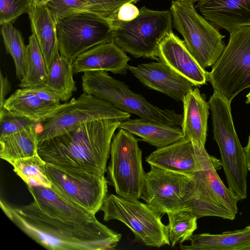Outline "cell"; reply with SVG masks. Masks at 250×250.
<instances>
[{
    "instance_id": "cell-5",
    "label": "cell",
    "mask_w": 250,
    "mask_h": 250,
    "mask_svg": "<svg viewBox=\"0 0 250 250\" xmlns=\"http://www.w3.org/2000/svg\"><path fill=\"white\" fill-rule=\"evenodd\" d=\"M169 10L174 26L191 54L204 69L212 66L225 47V36L193 4L172 0Z\"/></svg>"
},
{
    "instance_id": "cell-20",
    "label": "cell",
    "mask_w": 250,
    "mask_h": 250,
    "mask_svg": "<svg viewBox=\"0 0 250 250\" xmlns=\"http://www.w3.org/2000/svg\"><path fill=\"white\" fill-rule=\"evenodd\" d=\"M183 138L204 146L207 139L209 105L196 87L184 97Z\"/></svg>"
},
{
    "instance_id": "cell-42",
    "label": "cell",
    "mask_w": 250,
    "mask_h": 250,
    "mask_svg": "<svg viewBox=\"0 0 250 250\" xmlns=\"http://www.w3.org/2000/svg\"></svg>"
},
{
    "instance_id": "cell-8",
    "label": "cell",
    "mask_w": 250,
    "mask_h": 250,
    "mask_svg": "<svg viewBox=\"0 0 250 250\" xmlns=\"http://www.w3.org/2000/svg\"><path fill=\"white\" fill-rule=\"evenodd\" d=\"M130 117V114L117 108L110 103L83 92L78 98H73L61 104L53 114L40 124L39 143L89 122L106 119L123 122Z\"/></svg>"
},
{
    "instance_id": "cell-9",
    "label": "cell",
    "mask_w": 250,
    "mask_h": 250,
    "mask_svg": "<svg viewBox=\"0 0 250 250\" xmlns=\"http://www.w3.org/2000/svg\"><path fill=\"white\" fill-rule=\"evenodd\" d=\"M107 167L109 183L121 197L141 198L146 173L142 152L133 134L120 128L114 136Z\"/></svg>"
},
{
    "instance_id": "cell-16",
    "label": "cell",
    "mask_w": 250,
    "mask_h": 250,
    "mask_svg": "<svg viewBox=\"0 0 250 250\" xmlns=\"http://www.w3.org/2000/svg\"><path fill=\"white\" fill-rule=\"evenodd\" d=\"M128 70L145 85L177 101L183 102L188 91L197 87L159 61L136 66L128 65Z\"/></svg>"
},
{
    "instance_id": "cell-2",
    "label": "cell",
    "mask_w": 250,
    "mask_h": 250,
    "mask_svg": "<svg viewBox=\"0 0 250 250\" xmlns=\"http://www.w3.org/2000/svg\"><path fill=\"white\" fill-rule=\"evenodd\" d=\"M121 122L106 119L81 125L39 143L38 154L47 164L104 175L112 139Z\"/></svg>"
},
{
    "instance_id": "cell-18",
    "label": "cell",
    "mask_w": 250,
    "mask_h": 250,
    "mask_svg": "<svg viewBox=\"0 0 250 250\" xmlns=\"http://www.w3.org/2000/svg\"><path fill=\"white\" fill-rule=\"evenodd\" d=\"M195 8L216 27L229 33L250 26V0H200Z\"/></svg>"
},
{
    "instance_id": "cell-26",
    "label": "cell",
    "mask_w": 250,
    "mask_h": 250,
    "mask_svg": "<svg viewBox=\"0 0 250 250\" xmlns=\"http://www.w3.org/2000/svg\"><path fill=\"white\" fill-rule=\"evenodd\" d=\"M73 62L59 55L53 62L44 85L62 102H67L77 90L73 79Z\"/></svg>"
},
{
    "instance_id": "cell-38",
    "label": "cell",
    "mask_w": 250,
    "mask_h": 250,
    "mask_svg": "<svg viewBox=\"0 0 250 250\" xmlns=\"http://www.w3.org/2000/svg\"><path fill=\"white\" fill-rule=\"evenodd\" d=\"M244 148L248 170L250 171V134L248 138V144Z\"/></svg>"
},
{
    "instance_id": "cell-10",
    "label": "cell",
    "mask_w": 250,
    "mask_h": 250,
    "mask_svg": "<svg viewBox=\"0 0 250 250\" xmlns=\"http://www.w3.org/2000/svg\"><path fill=\"white\" fill-rule=\"evenodd\" d=\"M60 54L73 62L81 54L102 43L113 42L108 21L92 13L72 15L57 23Z\"/></svg>"
},
{
    "instance_id": "cell-24",
    "label": "cell",
    "mask_w": 250,
    "mask_h": 250,
    "mask_svg": "<svg viewBox=\"0 0 250 250\" xmlns=\"http://www.w3.org/2000/svg\"><path fill=\"white\" fill-rule=\"evenodd\" d=\"M189 245L180 244L183 250H246L250 247V225L241 229L219 234L192 235Z\"/></svg>"
},
{
    "instance_id": "cell-23",
    "label": "cell",
    "mask_w": 250,
    "mask_h": 250,
    "mask_svg": "<svg viewBox=\"0 0 250 250\" xmlns=\"http://www.w3.org/2000/svg\"><path fill=\"white\" fill-rule=\"evenodd\" d=\"M119 128L140 137L144 141L157 148L170 145L183 137L180 126L166 125L141 118L123 121Z\"/></svg>"
},
{
    "instance_id": "cell-30",
    "label": "cell",
    "mask_w": 250,
    "mask_h": 250,
    "mask_svg": "<svg viewBox=\"0 0 250 250\" xmlns=\"http://www.w3.org/2000/svg\"><path fill=\"white\" fill-rule=\"evenodd\" d=\"M0 33L6 53L14 61L16 77L21 79L24 74L26 46L21 32L12 23L1 25Z\"/></svg>"
},
{
    "instance_id": "cell-19",
    "label": "cell",
    "mask_w": 250,
    "mask_h": 250,
    "mask_svg": "<svg viewBox=\"0 0 250 250\" xmlns=\"http://www.w3.org/2000/svg\"><path fill=\"white\" fill-rule=\"evenodd\" d=\"M130 60L113 42L97 45L78 56L73 62L74 74L88 71H110L125 75Z\"/></svg>"
},
{
    "instance_id": "cell-12",
    "label": "cell",
    "mask_w": 250,
    "mask_h": 250,
    "mask_svg": "<svg viewBox=\"0 0 250 250\" xmlns=\"http://www.w3.org/2000/svg\"><path fill=\"white\" fill-rule=\"evenodd\" d=\"M215 168L192 175L187 210L198 219L215 216L233 220L238 212L239 199L221 180Z\"/></svg>"
},
{
    "instance_id": "cell-36",
    "label": "cell",
    "mask_w": 250,
    "mask_h": 250,
    "mask_svg": "<svg viewBox=\"0 0 250 250\" xmlns=\"http://www.w3.org/2000/svg\"><path fill=\"white\" fill-rule=\"evenodd\" d=\"M27 88L44 101L54 104H61L58 96L44 85Z\"/></svg>"
},
{
    "instance_id": "cell-4",
    "label": "cell",
    "mask_w": 250,
    "mask_h": 250,
    "mask_svg": "<svg viewBox=\"0 0 250 250\" xmlns=\"http://www.w3.org/2000/svg\"><path fill=\"white\" fill-rule=\"evenodd\" d=\"M229 42L208 73L214 91L231 103L250 88V26L229 33Z\"/></svg>"
},
{
    "instance_id": "cell-13",
    "label": "cell",
    "mask_w": 250,
    "mask_h": 250,
    "mask_svg": "<svg viewBox=\"0 0 250 250\" xmlns=\"http://www.w3.org/2000/svg\"><path fill=\"white\" fill-rule=\"evenodd\" d=\"M146 173L141 199L160 215L187 210L192 175L150 166Z\"/></svg>"
},
{
    "instance_id": "cell-28",
    "label": "cell",
    "mask_w": 250,
    "mask_h": 250,
    "mask_svg": "<svg viewBox=\"0 0 250 250\" xmlns=\"http://www.w3.org/2000/svg\"><path fill=\"white\" fill-rule=\"evenodd\" d=\"M13 170L27 187H51L46 172V162L37 154L10 163Z\"/></svg>"
},
{
    "instance_id": "cell-22",
    "label": "cell",
    "mask_w": 250,
    "mask_h": 250,
    "mask_svg": "<svg viewBox=\"0 0 250 250\" xmlns=\"http://www.w3.org/2000/svg\"><path fill=\"white\" fill-rule=\"evenodd\" d=\"M60 104L44 101L28 88H20L6 99L1 109L9 114L30 119L39 125L53 114Z\"/></svg>"
},
{
    "instance_id": "cell-40",
    "label": "cell",
    "mask_w": 250,
    "mask_h": 250,
    "mask_svg": "<svg viewBox=\"0 0 250 250\" xmlns=\"http://www.w3.org/2000/svg\"><path fill=\"white\" fill-rule=\"evenodd\" d=\"M175 1L194 5V3L199 1L200 0H174Z\"/></svg>"
},
{
    "instance_id": "cell-34",
    "label": "cell",
    "mask_w": 250,
    "mask_h": 250,
    "mask_svg": "<svg viewBox=\"0 0 250 250\" xmlns=\"http://www.w3.org/2000/svg\"><path fill=\"white\" fill-rule=\"evenodd\" d=\"M93 8L96 14L107 21L111 18L123 4L136 3L141 0H82Z\"/></svg>"
},
{
    "instance_id": "cell-39",
    "label": "cell",
    "mask_w": 250,
    "mask_h": 250,
    "mask_svg": "<svg viewBox=\"0 0 250 250\" xmlns=\"http://www.w3.org/2000/svg\"><path fill=\"white\" fill-rule=\"evenodd\" d=\"M50 0H32L33 5L40 6L46 5Z\"/></svg>"
},
{
    "instance_id": "cell-7",
    "label": "cell",
    "mask_w": 250,
    "mask_h": 250,
    "mask_svg": "<svg viewBox=\"0 0 250 250\" xmlns=\"http://www.w3.org/2000/svg\"><path fill=\"white\" fill-rule=\"evenodd\" d=\"M100 210L104 221L122 222L144 245L158 248L170 245L167 226L162 223V216L146 203L111 194L107 195Z\"/></svg>"
},
{
    "instance_id": "cell-33",
    "label": "cell",
    "mask_w": 250,
    "mask_h": 250,
    "mask_svg": "<svg viewBox=\"0 0 250 250\" xmlns=\"http://www.w3.org/2000/svg\"><path fill=\"white\" fill-rule=\"evenodd\" d=\"M39 124L26 118L12 115L0 109V137L13 134Z\"/></svg>"
},
{
    "instance_id": "cell-11",
    "label": "cell",
    "mask_w": 250,
    "mask_h": 250,
    "mask_svg": "<svg viewBox=\"0 0 250 250\" xmlns=\"http://www.w3.org/2000/svg\"><path fill=\"white\" fill-rule=\"evenodd\" d=\"M214 139L219 147L222 167L228 188L239 200L247 197L246 154L236 133L231 112L218 111L212 116Z\"/></svg>"
},
{
    "instance_id": "cell-1",
    "label": "cell",
    "mask_w": 250,
    "mask_h": 250,
    "mask_svg": "<svg viewBox=\"0 0 250 250\" xmlns=\"http://www.w3.org/2000/svg\"><path fill=\"white\" fill-rule=\"evenodd\" d=\"M33 198L28 205L13 208L1 201V208L22 231L51 250L114 249L122 235L98 220L95 214L52 187H27Z\"/></svg>"
},
{
    "instance_id": "cell-3",
    "label": "cell",
    "mask_w": 250,
    "mask_h": 250,
    "mask_svg": "<svg viewBox=\"0 0 250 250\" xmlns=\"http://www.w3.org/2000/svg\"><path fill=\"white\" fill-rule=\"evenodd\" d=\"M82 85L83 92L104 100L124 112L160 124L181 127L183 115L156 106L142 95L132 91L124 83L111 77L106 71L83 73Z\"/></svg>"
},
{
    "instance_id": "cell-37",
    "label": "cell",
    "mask_w": 250,
    "mask_h": 250,
    "mask_svg": "<svg viewBox=\"0 0 250 250\" xmlns=\"http://www.w3.org/2000/svg\"><path fill=\"white\" fill-rule=\"evenodd\" d=\"M0 109L2 108L7 94L10 91L11 84L7 76H4L0 71Z\"/></svg>"
},
{
    "instance_id": "cell-6",
    "label": "cell",
    "mask_w": 250,
    "mask_h": 250,
    "mask_svg": "<svg viewBox=\"0 0 250 250\" xmlns=\"http://www.w3.org/2000/svg\"><path fill=\"white\" fill-rule=\"evenodd\" d=\"M172 21L170 10H153L143 6L136 18L121 23L113 31V41L135 58L158 61L159 45L172 32Z\"/></svg>"
},
{
    "instance_id": "cell-15",
    "label": "cell",
    "mask_w": 250,
    "mask_h": 250,
    "mask_svg": "<svg viewBox=\"0 0 250 250\" xmlns=\"http://www.w3.org/2000/svg\"><path fill=\"white\" fill-rule=\"evenodd\" d=\"M146 161L150 166L188 175L222 167L220 160L209 155L204 146L184 138L158 148L146 158Z\"/></svg>"
},
{
    "instance_id": "cell-17",
    "label": "cell",
    "mask_w": 250,
    "mask_h": 250,
    "mask_svg": "<svg viewBox=\"0 0 250 250\" xmlns=\"http://www.w3.org/2000/svg\"><path fill=\"white\" fill-rule=\"evenodd\" d=\"M157 57L158 61L166 63L197 86L206 84L208 80L209 72L191 54L184 41L172 31L167 34L160 42Z\"/></svg>"
},
{
    "instance_id": "cell-27",
    "label": "cell",
    "mask_w": 250,
    "mask_h": 250,
    "mask_svg": "<svg viewBox=\"0 0 250 250\" xmlns=\"http://www.w3.org/2000/svg\"><path fill=\"white\" fill-rule=\"evenodd\" d=\"M48 72L46 63L35 36L29 37L24 61V74L19 86L21 88L43 86Z\"/></svg>"
},
{
    "instance_id": "cell-29",
    "label": "cell",
    "mask_w": 250,
    "mask_h": 250,
    "mask_svg": "<svg viewBox=\"0 0 250 250\" xmlns=\"http://www.w3.org/2000/svg\"><path fill=\"white\" fill-rule=\"evenodd\" d=\"M167 225L170 246L174 247L177 244L189 241L197 229L198 218L188 210H180L167 213Z\"/></svg>"
},
{
    "instance_id": "cell-21",
    "label": "cell",
    "mask_w": 250,
    "mask_h": 250,
    "mask_svg": "<svg viewBox=\"0 0 250 250\" xmlns=\"http://www.w3.org/2000/svg\"><path fill=\"white\" fill-rule=\"evenodd\" d=\"M28 14L32 34L37 40L48 72L53 62L60 55L57 22L46 5H33Z\"/></svg>"
},
{
    "instance_id": "cell-25",
    "label": "cell",
    "mask_w": 250,
    "mask_h": 250,
    "mask_svg": "<svg viewBox=\"0 0 250 250\" xmlns=\"http://www.w3.org/2000/svg\"><path fill=\"white\" fill-rule=\"evenodd\" d=\"M36 126L0 137V158L10 163L38 154Z\"/></svg>"
},
{
    "instance_id": "cell-32",
    "label": "cell",
    "mask_w": 250,
    "mask_h": 250,
    "mask_svg": "<svg viewBox=\"0 0 250 250\" xmlns=\"http://www.w3.org/2000/svg\"><path fill=\"white\" fill-rule=\"evenodd\" d=\"M32 0H0V25L13 23L22 14L28 13Z\"/></svg>"
},
{
    "instance_id": "cell-14",
    "label": "cell",
    "mask_w": 250,
    "mask_h": 250,
    "mask_svg": "<svg viewBox=\"0 0 250 250\" xmlns=\"http://www.w3.org/2000/svg\"><path fill=\"white\" fill-rule=\"evenodd\" d=\"M51 187L70 200L96 213L108 191L104 175L70 170L46 163Z\"/></svg>"
},
{
    "instance_id": "cell-35",
    "label": "cell",
    "mask_w": 250,
    "mask_h": 250,
    "mask_svg": "<svg viewBox=\"0 0 250 250\" xmlns=\"http://www.w3.org/2000/svg\"><path fill=\"white\" fill-rule=\"evenodd\" d=\"M139 13L140 9L133 3H126L120 7L108 21L114 31L121 23L132 21L138 16Z\"/></svg>"
},
{
    "instance_id": "cell-41",
    "label": "cell",
    "mask_w": 250,
    "mask_h": 250,
    "mask_svg": "<svg viewBox=\"0 0 250 250\" xmlns=\"http://www.w3.org/2000/svg\"><path fill=\"white\" fill-rule=\"evenodd\" d=\"M246 250H250V247L247 248Z\"/></svg>"
},
{
    "instance_id": "cell-31",
    "label": "cell",
    "mask_w": 250,
    "mask_h": 250,
    "mask_svg": "<svg viewBox=\"0 0 250 250\" xmlns=\"http://www.w3.org/2000/svg\"><path fill=\"white\" fill-rule=\"evenodd\" d=\"M46 5L57 23L62 19L78 13L96 14L92 6L82 0H50Z\"/></svg>"
}]
</instances>
